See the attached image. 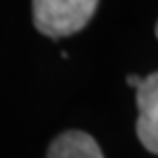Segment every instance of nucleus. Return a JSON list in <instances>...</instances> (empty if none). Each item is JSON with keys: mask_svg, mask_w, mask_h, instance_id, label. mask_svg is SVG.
I'll return each instance as SVG.
<instances>
[{"mask_svg": "<svg viewBox=\"0 0 158 158\" xmlns=\"http://www.w3.org/2000/svg\"><path fill=\"white\" fill-rule=\"evenodd\" d=\"M99 0H33V25L43 35L60 39L88 25Z\"/></svg>", "mask_w": 158, "mask_h": 158, "instance_id": "nucleus-1", "label": "nucleus"}, {"mask_svg": "<svg viewBox=\"0 0 158 158\" xmlns=\"http://www.w3.org/2000/svg\"><path fill=\"white\" fill-rule=\"evenodd\" d=\"M47 158H105L103 150L90 134L70 129L49 144Z\"/></svg>", "mask_w": 158, "mask_h": 158, "instance_id": "nucleus-3", "label": "nucleus"}, {"mask_svg": "<svg viewBox=\"0 0 158 158\" xmlns=\"http://www.w3.org/2000/svg\"><path fill=\"white\" fill-rule=\"evenodd\" d=\"M135 105L140 113L135 134L148 152L158 154V72L142 78L140 86L135 88Z\"/></svg>", "mask_w": 158, "mask_h": 158, "instance_id": "nucleus-2", "label": "nucleus"}, {"mask_svg": "<svg viewBox=\"0 0 158 158\" xmlns=\"http://www.w3.org/2000/svg\"><path fill=\"white\" fill-rule=\"evenodd\" d=\"M140 82H142L140 76H134V74H131V76H127V84H129V86L138 88V86H140Z\"/></svg>", "mask_w": 158, "mask_h": 158, "instance_id": "nucleus-4", "label": "nucleus"}, {"mask_svg": "<svg viewBox=\"0 0 158 158\" xmlns=\"http://www.w3.org/2000/svg\"><path fill=\"white\" fill-rule=\"evenodd\" d=\"M156 37H158V23H156Z\"/></svg>", "mask_w": 158, "mask_h": 158, "instance_id": "nucleus-5", "label": "nucleus"}]
</instances>
